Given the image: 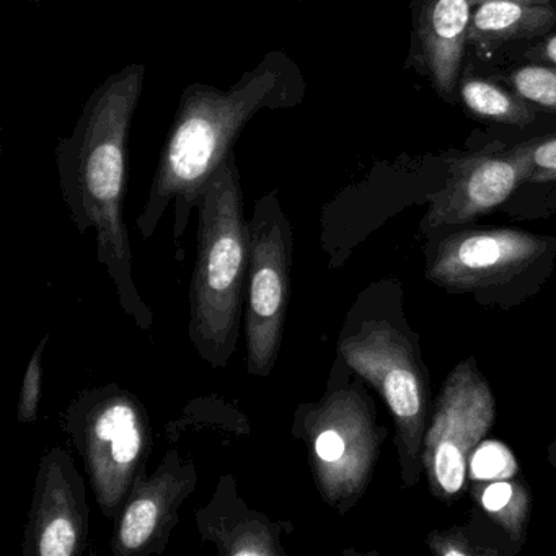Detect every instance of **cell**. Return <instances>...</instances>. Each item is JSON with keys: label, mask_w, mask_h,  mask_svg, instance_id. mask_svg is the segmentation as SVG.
I'll return each instance as SVG.
<instances>
[{"label": "cell", "mask_w": 556, "mask_h": 556, "mask_svg": "<svg viewBox=\"0 0 556 556\" xmlns=\"http://www.w3.org/2000/svg\"><path fill=\"white\" fill-rule=\"evenodd\" d=\"M471 8V0H422L419 43L435 89L444 96L457 83Z\"/></svg>", "instance_id": "12"}, {"label": "cell", "mask_w": 556, "mask_h": 556, "mask_svg": "<svg viewBox=\"0 0 556 556\" xmlns=\"http://www.w3.org/2000/svg\"><path fill=\"white\" fill-rule=\"evenodd\" d=\"M198 250L190 288V340L214 369L229 366L242 325L249 220L236 154L207 181L198 203Z\"/></svg>", "instance_id": "3"}, {"label": "cell", "mask_w": 556, "mask_h": 556, "mask_svg": "<svg viewBox=\"0 0 556 556\" xmlns=\"http://www.w3.org/2000/svg\"><path fill=\"white\" fill-rule=\"evenodd\" d=\"M146 84L144 64L106 77L87 99L73 132L60 139L54 161L61 193L80 233L96 232L97 258L118 292L125 314L141 330L154 315L136 288L132 250L123 214L128 185V139Z\"/></svg>", "instance_id": "1"}, {"label": "cell", "mask_w": 556, "mask_h": 556, "mask_svg": "<svg viewBox=\"0 0 556 556\" xmlns=\"http://www.w3.org/2000/svg\"><path fill=\"white\" fill-rule=\"evenodd\" d=\"M530 181L556 180V136L536 139L532 151Z\"/></svg>", "instance_id": "20"}, {"label": "cell", "mask_w": 556, "mask_h": 556, "mask_svg": "<svg viewBox=\"0 0 556 556\" xmlns=\"http://www.w3.org/2000/svg\"><path fill=\"white\" fill-rule=\"evenodd\" d=\"M540 54L556 66V31L540 48Z\"/></svg>", "instance_id": "22"}, {"label": "cell", "mask_w": 556, "mask_h": 556, "mask_svg": "<svg viewBox=\"0 0 556 556\" xmlns=\"http://www.w3.org/2000/svg\"><path fill=\"white\" fill-rule=\"evenodd\" d=\"M28 2H31V4L40 5L43 0H28Z\"/></svg>", "instance_id": "24"}, {"label": "cell", "mask_w": 556, "mask_h": 556, "mask_svg": "<svg viewBox=\"0 0 556 556\" xmlns=\"http://www.w3.org/2000/svg\"><path fill=\"white\" fill-rule=\"evenodd\" d=\"M510 496H513V486L509 483H494L484 491L483 494V506L488 510H501L507 503H509Z\"/></svg>", "instance_id": "21"}, {"label": "cell", "mask_w": 556, "mask_h": 556, "mask_svg": "<svg viewBox=\"0 0 556 556\" xmlns=\"http://www.w3.org/2000/svg\"><path fill=\"white\" fill-rule=\"evenodd\" d=\"M63 429L76 445L97 504L113 520L148 475L152 429L144 403L118 383L92 387L67 406Z\"/></svg>", "instance_id": "4"}, {"label": "cell", "mask_w": 556, "mask_h": 556, "mask_svg": "<svg viewBox=\"0 0 556 556\" xmlns=\"http://www.w3.org/2000/svg\"><path fill=\"white\" fill-rule=\"evenodd\" d=\"M89 535L86 481L70 452L51 448L41 458L35 480L24 556H80Z\"/></svg>", "instance_id": "8"}, {"label": "cell", "mask_w": 556, "mask_h": 556, "mask_svg": "<svg viewBox=\"0 0 556 556\" xmlns=\"http://www.w3.org/2000/svg\"><path fill=\"white\" fill-rule=\"evenodd\" d=\"M513 468V458L500 444H486L475 454L471 471L480 480L497 478Z\"/></svg>", "instance_id": "19"}, {"label": "cell", "mask_w": 556, "mask_h": 556, "mask_svg": "<svg viewBox=\"0 0 556 556\" xmlns=\"http://www.w3.org/2000/svg\"><path fill=\"white\" fill-rule=\"evenodd\" d=\"M535 141L517 148H491L455 162L444 190L434 198L432 217L457 223L493 210L529 178Z\"/></svg>", "instance_id": "9"}, {"label": "cell", "mask_w": 556, "mask_h": 556, "mask_svg": "<svg viewBox=\"0 0 556 556\" xmlns=\"http://www.w3.org/2000/svg\"><path fill=\"white\" fill-rule=\"evenodd\" d=\"M197 527L223 556L288 555L281 536L291 532V523L275 522L249 506L232 475L220 477L213 497L197 510Z\"/></svg>", "instance_id": "10"}, {"label": "cell", "mask_w": 556, "mask_h": 556, "mask_svg": "<svg viewBox=\"0 0 556 556\" xmlns=\"http://www.w3.org/2000/svg\"><path fill=\"white\" fill-rule=\"evenodd\" d=\"M305 89L301 66L282 51L266 54L230 89L190 84L180 93L148 200L136 217L142 239L154 236L172 206L174 242L180 247L207 181L232 154L245 126L263 110L301 105Z\"/></svg>", "instance_id": "2"}, {"label": "cell", "mask_w": 556, "mask_h": 556, "mask_svg": "<svg viewBox=\"0 0 556 556\" xmlns=\"http://www.w3.org/2000/svg\"><path fill=\"white\" fill-rule=\"evenodd\" d=\"M529 242L516 233H477L458 243L455 262L467 271H486L516 260Z\"/></svg>", "instance_id": "16"}, {"label": "cell", "mask_w": 556, "mask_h": 556, "mask_svg": "<svg viewBox=\"0 0 556 556\" xmlns=\"http://www.w3.org/2000/svg\"><path fill=\"white\" fill-rule=\"evenodd\" d=\"M50 337H45L35 350L25 372L24 383H22L21 399H18L17 418L18 421L35 422L40 409L41 387H43V353Z\"/></svg>", "instance_id": "18"}, {"label": "cell", "mask_w": 556, "mask_h": 556, "mask_svg": "<svg viewBox=\"0 0 556 556\" xmlns=\"http://www.w3.org/2000/svg\"><path fill=\"white\" fill-rule=\"evenodd\" d=\"M481 2H488V0H471V5L481 4ZM506 2H516V4L526 5H548L549 0H506Z\"/></svg>", "instance_id": "23"}, {"label": "cell", "mask_w": 556, "mask_h": 556, "mask_svg": "<svg viewBox=\"0 0 556 556\" xmlns=\"http://www.w3.org/2000/svg\"><path fill=\"white\" fill-rule=\"evenodd\" d=\"M460 96L467 109L480 118L519 128L535 119V112L523 102L522 97L513 96L488 80L475 77L465 79L462 83Z\"/></svg>", "instance_id": "15"}, {"label": "cell", "mask_w": 556, "mask_h": 556, "mask_svg": "<svg viewBox=\"0 0 556 556\" xmlns=\"http://www.w3.org/2000/svg\"><path fill=\"white\" fill-rule=\"evenodd\" d=\"M376 331H343L340 354L348 366L382 389L396 418L413 419L421 408L418 383L405 367L396 364Z\"/></svg>", "instance_id": "13"}, {"label": "cell", "mask_w": 556, "mask_h": 556, "mask_svg": "<svg viewBox=\"0 0 556 556\" xmlns=\"http://www.w3.org/2000/svg\"><path fill=\"white\" fill-rule=\"evenodd\" d=\"M294 232L278 193L256 200L249 220L247 370L266 379L278 363L291 301Z\"/></svg>", "instance_id": "5"}, {"label": "cell", "mask_w": 556, "mask_h": 556, "mask_svg": "<svg viewBox=\"0 0 556 556\" xmlns=\"http://www.w3.org/2000/svg\"><path fill=\"white\" fill-rule=\"evenodd\" d=\"M359 400L331 377L327 393L299 405L292 421V434L307 448L318 493L338 510L351 506L369 468L370 441Z\"/></svg>", "instance_id": "6"}, {"label": "cell", "mask_w": 556, "mask_h": 556, "mask_svg": "<svg viewBox=\"0 0 556 556\" xmlns=\"http://www.w3.org/2000/svg\"><path fill=\"white\" fill-rule=\"evenodd\" d=\"M510 84L523 100L556 113V70L523 66L510 74Z\"/></svg>", "instance_id": "17"}, {"label": "cell", "mask_w": 556, "mask_h": 556, "mask_svg": "<svg viewBox=\"0 0 556 556\" xmlns=\"http://www.w3.org/2000/svg\"><path fill=\"white\" fill-rule=\"evenodd\" d=\"M193 458L168 451L157 470L139 478L115 519L110 548L115 556H161L180 522V509L194 493Z\"/></svg>", "instance_id": "7"}, {"label": "cell", "mask_w": 556, "mask_h": 556, "mask_svg": "<svg viewBox=\"0 0 556 556\" xmlns=\"http://www.w3.org/2000/svg\"><path fill=\"white\" fill-rule=\"evenodd\" d=\"M491 403L486 393L448 392L429 438V454L435 480L445 493H457L465 480L467 452L486 431Z\"/></svg>", "instance_id": "11"}, {"label": "cell", "mask_w": 556, "mask_h": 556, "mask_svg": "<svg viewBox=\"0 0 556 556\" xmlns=\"http://www.w3.org/2000/svg\"><path fill=\"white\" fill-rule=\"evenodd\" d=\"M556 12L548 5H526L506 0H488L475 5L468 22L467 41L496 45L535 37L552 27Z\"/></svg>", "instance_id": "14"}]
</instances>
